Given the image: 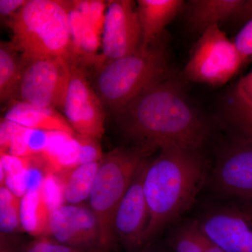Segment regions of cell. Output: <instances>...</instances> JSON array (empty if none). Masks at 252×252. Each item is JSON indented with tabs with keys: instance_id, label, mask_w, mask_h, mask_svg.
Wrapping results in <instances>:
<instances>
[{
	"instance_id": "cell-7",
	"label": "cell",
	"mask_w": 252,
	"mask_h": 252,
	"mask_svg": "<svg viewBox=\"0 0 252 252\" xmlns=\"http://www.w3.org/2000/svg\"><path fill=\"white\" fill-rule=\"evenodd\" d=\"M211 204L196 220L202 232L226 252H252V200Z\"/></svg>"
},
{
	"instance_id": "cell-22",
	"label": "cell",
	"mask_w": 252,
	"mask_h": 252,
	"mask_svg": "<svg viewBox=\"0 0 252 252\" xmlns=\"http://www.w3.org/2000/svg\"><path fill=\"white\" fill-rule=\"evenodd\" d=\"M21 198L6 188H0V231L1 234L16 233L22 228L20 220Z\"/></svg>"
},
{
	"instance_id": "cell-32",
	"label": "cell",
	"mask_w": 252,
	"mask_h": 252,
	"mask_svg": "<svg viewBox=\"0 0 252 252\" xmlns=\"http://www.w3.org/2000/svg\"><path fill=\"white\" fill-rule=\"evenodd\" d=\"M19 125L6 120L4 118L1 119L0 124V153H5L10 141L12 139Z\"/></svg>"
},
{
	"instance_id": "cell-14",
	"label": "cell",
	"mask_w": 252,
	"mask_h": 252,
	"mask_svg": "<svg viewBox=\"0 0 252 252\" xmlns=\"http://www.w3.org/2000/svg\"><path fill=\"white\" fill-rule=\"evenodd\" d=\"M184 8L187 26L200 34L222 21L246 24L252 19V0H190Z\"/></svg>"
},
{
	"instance_id": "cell-18",
	"label": "cell",
	"mask_w": 252,
	"mask_h": 252,
	"mask_svg": "<svg viewBox=\"0 0 252 252\" xmlns=\"http://www.w3.org/2000/svg\"><path fill=\"white\" fill-rule=\"evenodd\" d=\"M69 24L71 37V64L78 61L98 64L96 56L99 45V34L69 1Z\"/></svg>"
},
{
	"instance_id": "cell-13",
	"label": "cell",
	"mask_w": 252,
	"mask_h": 252,
	"mask_svg": "<svg viewBox=\"0 0 252 252\" xmlns=\"http://www.w3.org/2000/svg\"><path fill=\"white\" fill-rule=\"evenodd\" d=\"M49 235L81 252H104L98 223L89 205H64L51 212Z\"/></svg>"
},
{
	"instance_id": "cell-21",
	"label": "cell",
	"mask_w": 252,
	"mask_h": 252,
	"mask_svg": "<svg viewBox=\"0 0 252 252\" xmlns=\"http://www.w3.org/2000/svg\"><path fill=\"white\" fill-rule=\"evenodd\" d=\"M100 162L82 164L57 174L63 182L64 200L69 205H79L89 200Z\"/></svg>"
},
{
	"instance_id": "cell-33",
	"label": "cell",
	"mask_w": 252,
	"mask_h": 252,
	"mask_svg": "<svg viewBox=\"0 0 252 252\" xmlns=\"http://www.w3.org/2000/svg\"><path fill=\"white\" fill-rule=\"evenodd\" d=\"M28 0H0L1 17L9 19L27 2Z\"/></svg>"
},
{
	"instance_id": "cell-15",
	"label": "cell",
	"mask_w": 252,
	"mask_h": 252,
	"mask_svg": "<svg viewBox=\"0 0 252 252\" xmlns=\"http://www.w3.org/2000/svg\"><path fill=\"white\" fill-rule=\"evenodd\" d=\"M185 5V1L182 0L137 1V14L142 29L141 49H147L160 40L165 28Z\"/></svg>"
},
{
	"instance_id": "cell-10",
	"label": "cell",
	"mask_w": 252,
	"mask_h": 252,
	"mask_svg": "<svg viewBox=\"0 0 252 252\" xmlns=\"http://www.w3.org/2000/svg\"><path fill=\"white\" fill-rule=\"evenodd\" d=\"M103 107L84 69L71 64L70 77L63 109L76 133L97 140L101 138L104 133Z\"/></svg>"
},
{
	"instance_id": "cell-3",
	"label": "cell",
	"mask_w": 252,
	"mask_h": 252,
	"mask_svg": "<svg viewBox=\"0 0 252 252\" xmlns=\"http://www.w3.org/2000/svg\"><path fill=\"white\" fill-rule=\"evenodd\" d=\"M69 1L28 0L7 19L12 44L27 61L64 59L70 63Z\"/></svg>"
},
{
	"instance_id": "cell-20",
	"label": "cell",
	"mask_w": 252,
	"mask_h": 252,
	"mask_svg": "<svg viewBox=\"0 0 252 252\" xmlns=\"http://www.w3.org/2000/svg\"><path fill=\"white\" fill-rule=\"evenodd\" d=\"M51 212L43 198L41 189L27 192L21 198L20 220L22 229L32 236L49 235V218Z\"/></svg>"
},
{
	"instance_id": "cell-16",
	"label": "cell",
	"mask_w": 252,
	"mask_h": 252,
	"mask_svg": "<svg viewBox=\"0 0 252 252\" xmlns=\"http://www.w3.org/2000/svg\"><path fill=\"white\" fill-rule=\"evenodd\" d=\"M4 119L27 127L46 131H61L75 135V131L65 117L56 109L38 107L21 101H13Z\"/></svg>"
},
{
	"instance_id": "cell-2",
	"label": "cell",
	"mask_w": 252,
	"mask_h": 252,
	"mask_svg": "<svg viewBox=\"0 0 252 252\" xmlns=\"http://www.w3.org/2000/svg\"><path fill=\"white\" fill-rule=\"evenodd\" d=\"M149 160L144 180L149 221L142 238V248L153 243L195 202L208 180L207 161L201 152L177 145L159 149Z\"/></svg>"
},
{
	"instance_id": "cell-24",
	"label": "cell",
	"mask_w": 252,
	"mask_h": 252,
	"mask_svg": "<svg viewBox=\"0 0 252 252\" xmlns=\"http://www.w3.org/2000/svg\"><path fill=\"white\" fill-rule=\"evenodd\" d=\"M44 201L50 212L59 210L65 202L64 188L59 175L54 172H48L41 188Z\"/></svg>"
},
{
	"instance_id": "cell-6",
	"label": "cell",
	"mask_w": 252,
	"mask_h": 252,
	"mask_svg": "<svg viewBox=\"0 0 252 252\" xmlns=\"http://www.w3.org/2000/svg\"><path fill=\"white\" fill-rule=\"evenodd\" d=\"M244 63L234 42L215 24L200 34L190 52L184 76L192 82L221 86L234 77Z\"/></svg>"
},
{
	"instance_id": "cell-26",
	"label": "cell",
	"mask_w": 252,
	"mask_h": 252,
	"mask_svg": "<svg viewBox=\"0 0 252 252\" xmlns=\"http://www.w3.org/2000/svg\"><path fill=\"white\" fill-rule=\"evenodd\" d=\"M0 183L4 185L6 175H16L26 171L31 163V157L21 158L0 153Z\"/></svg>"
},
{
	"instance_id": "cell-25",
	"label": "cell",
	"mask_w": 252,
	"mask_h": 252,
	"mask_svg": "<svg viewBox=\"0 0 252 252\" xmlns=\"http://www.w3.org/2000/svg\"><path fill=\"white\" fill-rule=\"evenodd\" d=\"M73 4L81 15L92 25L97 32L100 35L103 31L105 2L99 0H76L72 1Z\"/></svg>"
},
{
	"instance_id": "cell-35",
	"label": "cell",
	"mask_w": 252,
	"mask_h": 252,
	"mask_svg": "<svg viewBox=\"0 0 252 252\" xmlns=\"http://www.w3.org/2000/svg\"><path fill=\"white\" fill-rule=\"evenodd\" d=\"M238 84L243 88L245 94L252 99V71L245 77L242 78L238 81Z\"/></svg>"
},
{
	"instance_id": "cell-12",
	"label": "cell",
	"mask_w": 252,
	"mask_h": 252,
	"mask_svg": "<svg viewBox=\"0 0 252 252\" xmlns=\"http://www.w3.org/2000/svg\"><path fill=\"white\" fill-rule=\"evenodd\" d=\"M149 160L146 159L137 169L114 216V237L126 252L142 248V238L149 224V208L144 191Z\"/></svg>"
},
{
	"instance_id": "cell-30",
	"label": "cell",
	"mask_w": 252,
	"mask_h": 252,
	"mask_svg": "<svg viewBox=\"0 0 252 252\" xmlns=\"http://www.w3.org/2000/svg\"><path fill=\"white\" fill-rule=\"evenodd\" d=\"M27 130V127L19 126L10 141L9 147L5 154L21 158L32 157L26 142Z\"/></svg>"
},
{
	"instance_id": "cell-28",
	"label": "cell",
	"mask_w": 252,
	"mask_h": 252,
	"mask_svg": "<svg viewBox=\"0 0 252 252\" xmlns=\"http://www.w3.org/2000/svg\"><path fill=\"white\" fill-rule=\"evenodd\" d=\"M23 252H81L48 237H40L28 244Z\"/></svg>"
},
{
	"instance_id": "cell-1",
	"label": "cell",
	"mask_w": 252,
	"mask_h": 252,
	"mask_svg": "<svg viewBox=\"0 0 252 252\" xmlns=\"http://www.w3.org/2000/svg\"><path fill=\"white\" fill-rule=\"evenodd\" d=\"M126 137L154 152L168 145L201 152L211 127L189 101L183 84L167 76L115 114Z\"/></svg>"
},
{
	"instance_id": "cell-23",
	"label": "cell",
	"mask_w": 252,
	"mask_h": 252,
	"mask_svg": "<svg viewBox=\"0 0 252 252\" xmlns=\"http://www.w3.org/2000/svg\"><path fill=\"white\" fill-rule=\"evenodd\" d=\"M202 232L196 220L180 225L170 238L175 252H203Z\"/></svg>"
},
{
	"instance_id": "cell-4",
	"label": "cell",
	"mask_w": 252,
	"mask_h": 252,
	"mask_svg": "<svg viewBox=\"0 0 252 252\" xmlns=\"http://www.w3.org/2000/svg\"><path fill=\"white\" fill-rule=\"evenodd\" d=\"M168 76V53L161 39L146 49L98 67L94 90L114 114L144 91Z\"/></svg>"
},
{
	"instance_id": "cell-8",
	"label": "cell",
	"mask_w": 252,
	"mask_h": 252,
	"mask_svg": "<svg viewBox=\"0 0 252 252\" xmlns=\"http://www.w3.org/2000/svg\"><path fill=\"white\" fill-rule=\"evenodd\" d=\"M70 67L71 63L61 58L27 61L14 101L63 109Z\"/></svg>"
},
{
	"instance_id": "cell-19",
	"label": "cell",
	"mask_w": 252,
	"mask_h": 252,
	"mask_svg": "<svg viewBox=\"0 0 252 252\" xmlns=\"http://www.w3.org/2000/svg\"><path fill=\"white\" fill-rule=\"evenodd\" d=\"M11 42L0 44V100H16L26 60Z\"/></svg>"
},
{
	"instance_id": "cell-11",
	"label": "cell",
	"mask_w": 252,
	"mask_h": 252,
	"mask_svg": "<svg viewBox=\"0 0 252 252\" xmlns=\"http://www.w3.org/2000/svg\"><path fill=\"white\" fill-rule=\"evenodd\" d=\"M102 34V55L98 67L140 49L142 29L135 1H108Z\"/></svg>"
},
{
	"instance_id": "cell-36",
	"label": "cell",
	"mask_w": 252,
	"mask_h": 252,
	"mask_svg": "<svg viewBox=\"0 0 252 252\" xmlns=\"http://www.w3.org/2000/svg\"><path fill=\"white\" fill-rule=\"evenodd\" d=\"M136 252H164L162 250H160L158 248L154 246L153 243L150 244V245H147V246L144 247L138 251Z\"/></svg>"
},
{
	"instance_id": "cell-31",
	"label": "cell",
	"mask_w": 252,
	"mask_h": 252,
	"mask_svg": "<svg viewBox=\"0 0 252 252\" xmlns=\"http://www.w3.org/2000/svg\"><path fill=\"white\" fill-rule=\"evenodd\" d=\"M234 44L245 63L252 59V19L239 32Z\"/></svg>"
},
{
	"instance_id": "cell-27",
	"label": "cell",
	"mask_w": 252,
	"mask_h": 252,
	"mask_svg": "<svg viewBox=\"0 0 252 252\" xmlns=\"http://www.w3.org/2000/svg\"><path fill=\"white\" fill-rule=\"evenodd\" d=\"M76 137L80 144L79 165L89 162H98L102 160L104 155L97 139L83 137L77 133Z\"/></svg>"
},
{
	"instance_id": "cell-5",
	"label": "cell",
	"mask_w": 252,
	"mask_h": 252,
	"mask_svg": "<svg viewBox=\"0 0 252 252\" xmlns=\"http://www.w3.org/2000/svg\"><path fill=\"white\" fill-rule=\"evenodd\" d=\"M153 153L134 145L113 149L101 160L88 200L98 223L104 252L114 250L118 245L113 228L116 212L137 169Z\"/></svg>"
},
{
	"instance_id": "cell-34",
	"label": "cell",
	"mask_w": 252,
	"mask_h": 252,
	"mask_svg": "<svg viewBox=\"0 0 252 252\" xmlns=\"http://www.w3.org/2000/svg\"><path fill=\"white\" fill-rule=\"evenodd\" d=\"M202 232V230H201ZM202 245H203V252H226L223 249L212 242L210 238L202 232Z\"/></svg>"
},
{
	"instance_id": "cell-29",
	"label": "cell",
	"mask_w": 252,
	"mask_h": 252,
	"mask_svg": "<svg viewBox=\"0 0 252 252\" xmlns=\"http://www.w3.org/2000/svg\"><path fill=\"white\" fill-rule=\"evenodd\" d=\"M51 131L28 128L26 142L31 156L42 154L49 144Z\"/></svg>"
},
{
	"instance_id": "cell-17",
	"label": "cell",
	"mask_w": 252,
	"mask_h": 252,
	"mask_svg": "<svg viewBox=\"0 0 252 252\" xmlns=\"http://www.w3.org/2000/svg\"><path fill=\"white\" fill-rule=\"evenodd\" d=\"M221 117L232 137L252 145V99L238 82L223 98Z\"/></svg>"
},
{
	"instance_id": "cell-9",
	"label": "cell",
	"mask_w": 252,
	"mask_h": 252,
	"mask_svg": "<svg viewBox=\"0 0 252 252\" xmlns=\"http://www.w3.org/2000/svg\"><path fill=\"white\" fill-rule=\"evenodd\" d=\"M209 183L225 198L252 200V145L231 137L220 146Z\"/></svg>"
}]
</instances>
